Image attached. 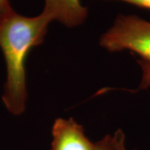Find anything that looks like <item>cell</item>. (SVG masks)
Masks as SVG:
<instances>
[{
  "mask_svg": "<svg viewBox=\"0 0 150 150\" xmlns=\"http://www.w3.org/2000/svg\"><path fill=\"white\" fill-rule=\"evenodd\" d=\"M52 18L42 11L23 16L13 8L0 17V49L6 65V81L2 100L14 116L22 115L27 104L26 61L33 48L42 44Z\"/></svg>",
  "mask_w": 150,
  "mask_h": 150,
  "instance_id": "1",
  "label": "cell"
},
{
  "mask_svg": "<svg viewBox=\"0 0 150 150\" xmlns=\"http://www.w3.org/2000/svg\"><path fill=\"white\" fill-rule=\"evenodd\" d=\"M108 52L130 50L150 65V21L133 14H118L99 39Z\"/></svg>",
  "mask_w": 150,
  "mask_h": 150,
  "instance_id": "2",
  "label": "cell"
},
{
  "mask_svg": "<svg viewBox=\"0 0 150 150\" xmlns=\"http://www.w3.org/2000/svg\"><path fill=\"white\" fill-rule=\"evenodd\" d=\"M94 144L73 118H57L54 123L49 150H93Z\"/></svg>",
  "mask_w": 150,
  "mask_h": 150,
  "instance_id": "3",
  "label": "cell"
},
{
  "mask_svg": "<svg viewBox=\"0 0 150 150\" xmlns=\"http://www.w3.org/2000/svg\"><path fill=\"white\" fill-rule=\"evenodd\" d=\"M43 12L67 28H76L86 21L88 12L82 0H43Z\"/></svg>",
  "mask_w": 150,
  "mask_h": 150,
  "instance_id": "4",
  "label": "cell"
},
{
  "mask_svg": "<svg viewBox=\"0 0 150 150\" xmlns=\"http://www.w3.org/2000/svg\"><path fill=\"white\" fill-rule=\"evenodd\" d=\"M93 150H118L113 134H107L100 140L96 141Z\"/></svg>",
  "mask_w": 150,
  "mask_h": 150,
  "instance_id": "5",
  "label": "cell"
},
{
  "mask_svg": "<svg viewBox=\"0 0 150 150\" xmlns=\"http://www.w3.org/2000/svg\"><path fill=\"white\" fill-rule=\"evenodd\" d=\"M113 136L115 138L116 141V145H117V149L118 150H129L127 148L126 145V138H125V134L123 132V130L118 129L114 134ZM132 150H137V149H132Z\"/></svg>",
  "mask_w": 150,
  "mask_h": 150,
  "instance_id": "6",
  "label": "cell"
},
{
  "mask_svg": "<svg viewBox=\"0 0 150 150\" xmlns=\"http://www.w3.org/2000/svg\"><path fill=\"white\" fill-rule=\"evenodd\" d=\"M104 1H110V0H104ZM113 1H121L133 5L138 6L139 8L150 9V0H113Z\"/></svg>",
  "mask_w": 150,
  "mask_h": 150,
  "instance_id": "7",
  "label": "cell"
},
{
  "mask_svg": "<svg viewBox=\"0 0 150 150\" xmlns=\"http://www.w3.org/2000/svg\"><path fill=\"white\" fill-rule=\"evenodd\" d=\"M12 8L9 0H0V17L5 14Z\"/></svg>",
  "mask_w": 150,
  "mask_h": 150,
  "instance_id": "8",
  "label": "cell"
}]
</instances>
